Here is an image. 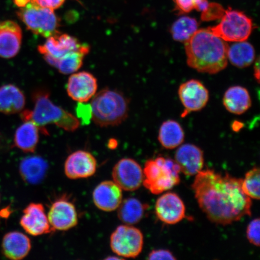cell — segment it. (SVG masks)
Masks as SVG:
<instances>
[{
  "label": "cell",
  "mask_w": 260,
  "mask_h": 260,
  "mask_svg": "<svg viewBox=\"0 0 260 260\" xmlns=\"http://www.w3.org/2000/svg\"><path fill=\"white\" fill-rule=\"evenodd\" d=\"M196 175L192 184L194 196L211 222L227 225L251 215V198L243 191L242 179L211 170Z\"/></svg>",
  "instance_id": "6da1fadb"
},
{
  "label": "cell",
  "mask_w": 260,
  "mask_h": 260,
  "mask_svg": "<svg viewBox=\"0 0 260 260\" xmlns=\"http://www.w3.org/2000/svg\"><path fill=\"white\" fill-rule=\"evenodd\" d=\"M229 47L210 28L198 30L185 42L187 64L200 73H218L227 66Z\"/></svg>",
  "instance_id": "7a4b0ae2"
},
{
  "label": "cell",
  "mask_w": 260,
  "mask_h": 260,
  "mask_svg": "<svg viewBox=\"0 0 260 260\" xmlns=\"http://www.w3.org/2000/svg\"><path fill=\"white\" fill-rule=\"evenodd\" d=\"M34 109L25 110L21 113L24 121L34 122L42 133L48 132L45 126L54 124L65 131L74 132L79 128V119L72 114L52 102L50 93L46 89H38L32 94Z\"/></svg>",
  "instance_id": "3957f363"
},
{
  "label": "cell",
  "mask_w": 260,
  "mask_h": 260,
  "mask_svg": "<svg viewBox=\"0 0 260 260\" xmlns=\"http://www.w3.org/2000/svg\"><path fill=\"white\" fill-rule=\"evenodd\" d=\"M93 96L92 119L101 127L117 126L128 116L129 101L120 91L106 88Z\"/></svg>",
  "instance_id": "277c9868"
},
{
  "label": "cell",
  "mask_w": 260,
  "mask_h": 260,
  "mask_svg": "<svg viewBox=\"0 0 260 260\" xmlns=\"http://www.w3.org/2000/svg\"><path fill=\"white\" fill-rule=\"evenodd\" d=\"M180 172L175 160L158 157L145 162L142 183L152 194H160L180 183Z\"/></svg>",
  "instance_id": "5b68a950"
},
{
  "label": "cell",
  "mask_w": 260,
  "mask_h": 260,
  "mask_svg": "<svg viewBox=\"0 0 260 260\" xmlns=\"http://www.w3.org/2000/svg\"><path fill=\"white\" fill-rule=\"evenodd\" d=\"M16 14L28 30L35 35L47 38L58 31L60 20L53 10L40 7L30 2Z\"/></svg>",
  "instance_id": "8992f818"
},
{
  "label": "cell",
  "mask_w": 260,
  "mask_h": 260,
  "mask_svg": "<svg viewBox=\"0 0 260 260\" xmlns=\"http://www.w3.org/2000/svg\"><path fill=\"white\" fill-rule=\"evenodd\" d=\"M214 35L225 42H241L251 35L252 20L243 12L229 8L226 10L218 25L209 27Z\"/></svg>",
  "instance_id": "52a82bcc"
},
{
  "label": "cell",
  "mask_w": 260,
  "mask_h": 260,
  "mask_svg": "<svg viewBox=\"0 0 260 260\" xmlns=\"http://www.w3.org/2000/svg\"><path fill=\"white\" fill-rule=\"evenodd\" d=\"M110 248L117 255L135 258L142 251L144 236L141 231L129 225H120L110 236Z\"/></svg>",
  "instance_id": "ba28073f"
},
{
  "label": "cell",
  "mask_w": 260,
  "mask_h": 260,
  "mask_svg": "<svg viewBox=\"0 0 260 260\" xmlns=\"http://www.w3.org/2000/svg\"><path fill=\"white\" fill-rule=\"evenodd\" d=\"M112 178L122 190L135 191L141 186L144 172L137 161L132 158H124L114 166Z\"/></svg>",
  "instance_id": "9c48e42d"
},
{
  "label": "cell",
  "mask_w": 260,
  "mask_h": 260,
  "mask_svg": "<svg viewBox=\"0 0 260 260\" xmlns=\"http://www.w3.org/2000/svg\"><path fill=\"white\" fill-rule=\"evenodd\" d=\"M47 216L53 231L66 232L77 226L79 222L76 206L65 197L58 198L52 203Z\"/></svg>",
  "instance_id": "30bf717a"
},
{
  "label": "cell",
  "mask_w": 260,
  "mask_h": 260,
  "mask_svg": "<svg viewBox=\"0 0 260 260\" xmlns=\"http://www.w3.org/2000/svg\"><path fill=\"white\" fill-rule=\"evenodd\" d=\"M178 95L184 107L182 117L202 110L209 100V90L200 81L194 79L181 84Z\"/></svg>",
  "instance_id": "8fae6325"
},
{
  "label": "cell",
  "mask_w": 260,
  "mask_h": 260,
  "mask_svg": "<svg viewBox=\"0 0 260 260\" xmlns=\"http://www.w3.org/2000/svg\"><path fill=\"white\" fill-rule=\"evenodd\" d=\"M87 50L90 51L88 45L81 44L77 38L68 34H61L58 31L51 37L43 45L38 47V51L43 55H48L55 58H58L71 52Z\"/></svg>",
  "instance_id": "7c38bea8"
},
{
  "label": "cell",
  "mask_w": 260,
  "mask_h": 260,
  "mask_svg": "<svg viewBox=\"0 0 260 260\" xmlns=\"http://www.w3.org/2000/svg\"><path fill=\"white\" fill-rule=\"evenodd\" d=\"M97 170V161L90 152L84 150L75 151L64 162V172L71 180L92 177Z\"/></svg>",
  "instance_id": "4fadbf2b"
},
{
  "label": "cell",
  "mask_w": 260,
  "mask_h": 260,
  "mask_svg": "<svg viewBox=\"0 0 260 260\" xmlns=\"http://www.w3.org/2000/svg\"><path fill=\"white\" fill-rule=\"evenodd\" d=\"M20 225L26 233L32 236H40L53 232L45 207L40 203H31L25 208Z\"/></svg>",
  "instance_id": "5bb4252c"
},
{
  "label": "cell",
  "mask_w": 260,
  "mask_h": 260,
  "mask_svg": "<svg viewBox=\"0 0 260 260\" xmlns=\"http://www.w3.org/2000/svg\"><path fill=\"white\" fill-rule=\"evenodd\" d=\"M155 213L162 222L174 225L184 218L186 207L178 194L168 192L157 200L155 204Z\"/></svg>",
  "instance_id": "9a60e30c"
},
{
  "label": "cell",
  "mask_w": 260,
  "mask_h": 260,
  "mask_svg": "<svg viewBox=\"0 0 260 260\" xmlns=\"http://www.w3.org/2000/svg\"><path fill=\"white\" fill-rule=\"evenodd\" d=\"M97 80L92 74L82 71L73 74L68 79L67 89L68 95L79 103H86L95 95Z\"/></svg>",
  "instance_id": "2e32d148"
},
{
  "label": "cell",
  "mask_w": 260,
  "mask_h": 260,
  "mask_svg": "<svg viewBox=\"0 0 260 260\" xmlns=\"http://www.w3.org/2000/svg\"><path fill=\"white\" fill-rule=\"evenodd\" d=\"M122 190L113 181L102 182L92 193L95 206L106 212H111L118 209L122 203Z\"/></svg>",
  "instance_id": "e0dca14e"
},
{
  "label": "cell",
  "mask_w": 260,
  "mask_h": 260,
  "mask_svg": "<svg viewBox=\"0 0 260 260\" xmlns=\"http://www.w3.org/2000/svg\"><path fill=\"white\" fill-rule=\"evenodd\" d=\"M175 161L184 175L192 176L203 170L204 164L203 151L193 144L181 145L175 152Z\"/></svg>",
  "instance_id": "ac0fdd59"
},
{
  "label": "cell",
  "mask_w": 260,
  "mask_h": 260,
  "mask_svg": "<svg viewBox=\"0 0 260 260\" xmlns=\"http://www.w3.org/2000/svg\"><path fill=\"white\" fill-rule=\"evenodd\" d=\"M22 39L21 28L16 22H0V57H14L20 50Z\"/></svg>",
  "instance_id": "d6986e66"
},
{
  "label": "cell",
  "mask_w": 260,
  "mask_h": 260,
  "mask_svg": "<svg viewBox=\"0 0 260 260\" xmlns=\"http://www.w3.org/2000/svg\"><path fill=\"white\" fill-rule=\"evenodd\" d=\"M31 249L30 239L24 233L12 232L6 234L3 237L2 249L6 258L12 260L24 259Z\"/></svg>",
  "instance_id": "ffe728a7"
},
{
  "label": "cell",
  "mask_w": 260,
  "mask_h": 260,
  "mask_svg": "<svg viewBox=\"0 0 260 260\" xmlns=\"http://www.w3.org/2000/svg\"><path fill=\"white\" fill-rule=\"evenodd\" d=\"M48 170V162L40 156L25 157L19 165V174L22 180L30 184H38L43 181Z\"/></svg>",
  "instance_id": "44dd1931"
},
{
  "label": "cell",
  "mask_w": 260,
  "mask_h": 260,
  "mask_svg": "<svg viewBox=\"0 0 260 260\" xmlns=\"http://www.w3.org/2000/svg\"><path fill=\"white\" fill-rule=\"evenodd\" d=\"M25 105V96L22 91L14 84L0 87V112L11 115L20 112Z\"/></svg>",
  "instance_id": "7402d4cb"
},
{
  "label": "cell",
  "mask_w": 260,
  "mask_h": 260,
  "mask_svg": "<svg viewBox=\"0 0 260 260\" xmlns=\"http://www.w3.org/2000/svg\"><path fill=\"white\" fill-rule=\"evenodd\" d=\"M251 99L245 87L235 86L230 87L224 94L223 104L230 113L242 115L251 106Z\"/></svg>",
  "instance_id": "603a6c76"
},
{
  "label": "cell",
  "mask_w": 260,
  "mask_h": 260,
  "mask_svg": "<svg viewBox=\"0 0 260 260\" xmlns=\"http://www.w3.org/2000/svg\"><path fill=\"white\" fill-rule=\"evenodd\" d=\"M41 129L34 122L24 121L15 132L14 145L27 153H34L40 140Z\"/></svg>",
  "instance_id": "cb8c5ba5"
},
{
  "label": "cell",
  "mask_w": 260,
  "mask_h": 260,
  "mask_svg": "<svg viewBox=\"0 0 260 260\" xmlns=\"http://www.w3.org/2000/svg\"><path fill=\"white\" fill-rule=\"evenodd\" d=\"M89 51L80 50L71 52L58 58L48 55H44V58L51 66L57 68L63 74H70L77 72L82 67L84 56Z\"/></svg>",
  "instance_id": "d4e9b609"
},
{
  "label": "cell",
  "mask_w": 260,
  "mask_h": 260,
  "mask_svg": "<svg viewBox=\"0 0 260 260\" xmlns=\"http://www.w3.org/2000/svg\"><path fill=\"white\" fill-rule=\"evenodd\" d=\"M158 139L162 147L173 149L184 142V130L178 122L168 120L162 122L159 129Z\"/></svg>",
  "instance_id": "484cf974"
},
{
  "label": "cell",
  "mask_w": 260,
  "mask_h": 260,
  "mask_svg": "<svg viewBox=\"0 0 260 260\" xmlns=\"http://www.w3.org/2000/svg\"><path fill=\"white\" fill-rule=\"evenodd\" d=\"M255 54L254 48L249 42H236L228 49V60L237 68H246L254 61Z\"/></svg>",
  "instance_id": "4316f807"
},
{
  "label": "cell",
  "mask_w": 260,
  "mask_h": 260,
  "mask_svg": "<svg viewBox=\"0 0 260 260\" xmlns=\"http://www.w3.org/2000/svg\"><path fill=\"white\" fill-rule=\"evenodd\" d=\"M146 209L145 205L136 198H126L118 208V218L125 225H135L144 217Z\"/></svg>",
  "instance_id": "83f0119b"
},
{
  "label": "cell",
  "mask_w": 260,
  "mask_h": 260,
  "mask_svg": "<svg viewBox=\"0 0 260 260\" xmlns=\"http://www.w3.org/2000/svg\"><path fill=\"white\" fill-rule=\"evenodd\" d=\"M198 26L196 19L183 16L172 25L170 32L175 41L185 43L197 32Z\"/></svg>",
  "instance_id": "f1b7e54d"
},
{
  "label": "cell",
  "mask_w": 260,
  "mask_h": 260,
  "mask_svg": "<svg viewBox=\"0 0 260 260\" xmlns=\"http://www.w3.org/2000/svg\"><path fill=\"white\" fill-rule=\"evenodd\" d=\"M259 169L255 167L247 172L243 180L242 187L244 193L252 199H259Z\"/></svg>",
  "instance_id": "f546056e"
},
{
  "label": "cell",
  "mask_w": 260,
  "mask_h": 260,
  "mask_svg": "<svg viewBox=\"0 0 260 260\" xmlns=\"http://www.w3.org/2000/svg\"><path fill=\"white\" fill-rule=\"evenodd\" d=\"M175 9L179 14H188V13L197 10L203 12L209 5L208 0H174Z\"/></svg>",
  "instance_id": "4dcf8cb0"
},
{
  "label": "cell",
  "mask_w": 260,
  "mask_h": 260,
  "mask_svg": "<svg viewBox=\"0 0 260 260\" xmlns=\"http://www.w3.org/2000/svg\"><path fill=\"white\" fill-rule=\"evenodd\" d=\"M225 11L223 6L218 3H209L206 9L201 12V20L206 22L218 20L222 19Z\"/></svg>",
  "instance_id": "1f68e13d"
},
{
  "label": "cell",
  "mask_w": 260,
  "mask_h": 260,
  "mask_svg": "<svg viewBox=\"0 0 260 260\" xmlns=\"http://www.w3.org/2000/svg\"><path fill=\"white\" fill-rule=\"evenodd\" d=\"M260 220L259 218L253 219L249 223L246 230L247 239L253 245L259 246Z\"/></svg>",
  "instance_id": "d6a6232c"
},
{
  "label": "cell",
  "mask_w": 260,
  "mask_h": 260,
  "mask_svg": "<svg viewBox=\"0 0 260 260\" xmlns=\"http://www.w3.org/2000/svg\"><path fill=\"white\" fill-rule=\"evenodd\" d=\"M84 103H79L77 107L76 113L83 124H88L92 118V109L89 105H85Z\"/></svg>",
  "instance_id": "836d02e7"
},
{
  "label": "cell",
  "mask_w": 260,
  "mask_h": 260,
  "mask_svg": "<svg viewBox=\"0 0 260 260\" xmlns=\"http://www.w3.org/2000/svg\"><path fill=\"white\" fill-rule=\"evenodd\" d=\"M65 1L66 0H31L32 3L40 7L50 9L53 11L60 8Z\"/></svg>",
  "instance_id": "e575fe53"
},
{
  "label": "cell",
  "mask_w": 260,
  "mask_h": 260,
  "mask_svg": "<svg viewBox=\"0 0 260 260\" xmlns=\"http://www.w3.org/2000/svg\"><path fill=\"white\" fill-rule=\"evenodd\" d=\"M149 259H176L172 252L168 250H153L148 255Z\"/></svg>",
  "instance_id": "d590c367"
},
{
  "label": "cell",
  "mask_w": 260,
  "mask_h": 260,
  "mask_svg": "<svg viewBox=\"0 0 260 260\" xmlns=\"http://www.w3.org/2000/svg\"><path fill=\"white\" fill-rule=\"evenodd\" d=\"M30 2L31 0H14L15 5L17 6L19 8L25 7Z\"/></svg>",
  "instance_id": "8d00e7d4"
},
{
  "label": "cell",
  "mask_w": 260,
  "mask_h": 260,
  "mask_svg": "<svg viewBox=\"0 0 260 260\" xmlns=\"http://www.w3.org/2000/svg\"><path fill=\"white\" fill-rule=\"evenodd\" d=\"M254 76L256 80H257L258 82H259V58H258L257 60H256V62L255 64L254 68Z\"/></svg>",
  "instance_id": "74e56055"
},
{
  "label": "cell",
  "mask_w": 260,
  "mask_h": 260,
  "mask_svg": "<svg viewBox=\"0 0 260 260\" xmlns=\"http://www.w3.org/2000/svg\"><path fill=\"white\" fill-rule=\"evenodd\" d=\"M242 123L241 122H235V123H234V124L233 125L234 130H235V131H237V130L242 128Z\"/></svg>",
  "instance_id": "f35d334b"
},
{
  "label": "cell",
  "mask_w": 260,
  "mask_h": 260,
  "mask_svg": "<svg viewBox=\"0 0 260 260\" xmlns=\"http://www.w3.org/2000/svg\"><path fill=\"white\" fill-rule=\"evenodd\" d=\"M9 210L8 209H3L2 210L1 212H0V216H1L2 217H6L7 216V214H9Z\"/></svg>",
  "instance_id": "ab89813d"
}]
</instances>
